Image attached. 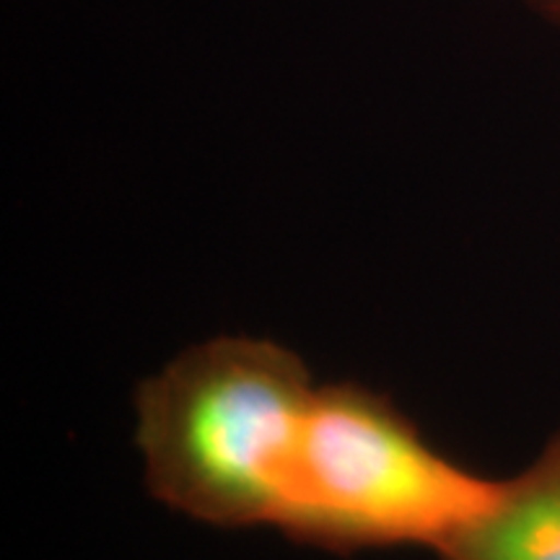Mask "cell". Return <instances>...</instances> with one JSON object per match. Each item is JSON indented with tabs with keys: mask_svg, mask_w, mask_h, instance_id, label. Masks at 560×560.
Masks as SVG:
<instances>
[{
	"mask_svg": "<svg viewBox=\"0 0 560 560\" xmlns=\"http://www.w3.org/2000/svg\"><path fill=\"white\" fill-rule=\"evenodd\" d=\"M310 371L270 340L215 338L138 389V450L161 503L215 527H276L314 397Z\"/></svg>",
	"mask_w": 560,
	"mask_h": 560,
	"instance_id": "cell-1",
	"label": "cell"
},
{
	"mask_svg": "<svg viewBox=\"0 0 560 560\" xmlns=\"http://www.w3.org/2000/svg\"><path fill=\"white\" fill-rule=\"evenodd\" d=\"M495 486L433 450L387 397L327 384L293 446L276 527L327 550H439Z\"/></svg>",
	"mask_w": 560,
	"mask_h": 560,
	"instance_id": "cell-2",
	"label": "cell"
},
{
	"mask_svg": "<svg viewBox=\"0 0 560 560\" xmlns=\"http://www.w3.org/2000/svg\"><path fill=\"white\" fill-rule=\"evenodd\" d=\"M439 560H560V431L446 540Z\"/></svg>",
	"mask_w": 560,
	"mask_h": 560,
	"instance_id": "cell-3",
	"label": "cell"
},
{
	"mask_svg": "<svg viewBox=\"0 0 560 560\" xmlns=\"http://www.w3.org/2000/svg\"><path fill=\"white\" fill-rule=\"evenodd\" d=\"M532 11L540 13L542 19H548L550 24L560 26V0H524Z\"/></svg>",
	"mask_w": 560,
	"mask_h": 560,
	"instance_id": "cell-4",
	"label": "cell"
}]
</instances>
